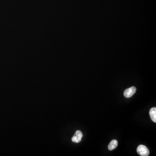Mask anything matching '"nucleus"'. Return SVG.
Instances as JSON below:
<instances>
[{
    "instance_id": "nucleus-1",
    "label": "nucleus",
    "mask_w": 156,
    "mask_h": 156,
    "mask_svg": "<svg viewBox=\"0 0 156 156\" xmlns=\"http://www.w3.org/2000/svg\"><path fill=\"white\" fill-rule=\"evenodd\" d=\"M137 152L141 156H147L150 153V151L147 147L144 145H140L137 149Z\"/></svg>"
},
{
    "instance_id": "nucleus-2",
    "label": "nucleus",
    "mask_w": 156,
    "mask_h": 156,
    "mask_svg": "<svg viewBox=\"0 0 156 156\" xmlns=\"http://www.w3.org/2000/svg\"><path fill=\"white\" fill-rule=\"evenodd\" d=\"M82 136H83V135H82V132L78 130L76 132L75 134L72 137V140L75 143H79L81 141Z\"/></svg>"
},
{
    "instance_id": "nucleus-3",
    "label": "nucleus",
    "mask_w": 156,
    "mask_h": 156,
    "mask_svg": "<svg viewBox=\"0 0 156 156\" xmlns=\"http://www.w3.org/2000/svg\"><path fill=\"white\" fill-rule=\"evenodd\" d=\"M136 92V87H134L129 88L125 90L124 93V95L126 98H129L131 97Z\"/></svg>"
},
{
    "instance_id": "nucleus-4",
    "label": "nucleus",
    "mask_w": 156,
    "mask_h": 156,
    "mask_svg": "<svg viewBox=\"0 0 156 156\" xmlns=\"http://www.w3.org/2000/svg\"><path fill=\"white\" fill-rule=\"evenodd\" d=\"M150 117L153 121L156 122V108L155 107L151 108L150 111Z\"/></svg>"
},
{
    "instance_id": "nucleus-5",
    "label": "nucleus",
    "mask_w": 156,
    "mask_h": 156,
    "mask_svg": "<svg viewBox=\"0 0 156 156\" xmlns=\"http://www.w3.org/2000/svg\"><path fill=\"white\" fill-rule=\"evenodd\" d=\"M118 142L116 140H113L109 143L108 146V150L112 151L118 146Z\"/></svg>"
}]
</instances>
